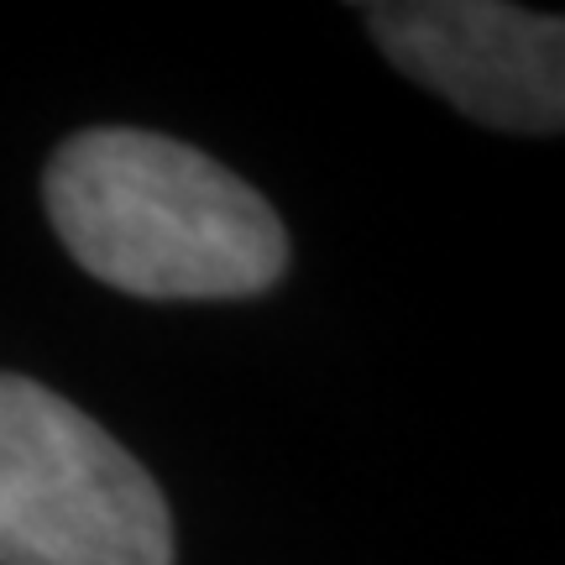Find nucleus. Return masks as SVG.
Masks as SVG:
<instances>
[{"label": "nucleus", "instance_id": "obj_3", "mask_svg": "<svg viewBox=\"0 0 565 565\" xmlns=\"http://www.w3.org/2000/svg\"><path fill=\"white\" fill-rule=\"evenodd\" d=\"M372 38L408 79L503 131H561L565 121V26L519 6L419 0L366 6Z\"/></svg>", "mask_w": 565, "mask_h": 565}, {"label": "nucleus", "instance_id": "obj_2", "mask_svg": "<svg viewBox=\"0 0 565 565\" xmlns=\"http://www.w3.org/2000/svg\"><path fill=\"white\" fill-rule=\"evenodd\" d=\"M0 565H173V519L121 440L0 372Z\"/></svg>", "mask_w": 565, "mask_h": 565}, {"label": "nucleus", "instance_id": "obj_1", "mask_svg": "<svg viewBox=\"0 0 565 565\" xmlns=\"http://www.w3.org/2000/svg\"><path fill=\"white\" fill-rule=\"evenodd\" d=\"M42 194L68 257L137 299H246L288 263L278 210L173 137H68Z\"/></svg>", "mask_w": 565, "mask_h": 565}]
</instances>
